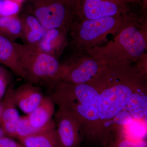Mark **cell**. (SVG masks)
<instances>
[{
  "label": "cell",
  "instance_id": "277c9868",
  "mask_svg": "<svg viewBox=\"0 0 147 147\" xmlns=\"http://www.w3.org/2000/svg\"><path fill=\"white\" fill-rule=\"evenodd\" d=\"M135 17L129 12L121 16L76 21L69 33H71V43L76 52H85L98 46L109 35L117 34Z\"/></svg>",
  "mask_w": 147,
  "mask_h": 147
},
{
  "label": "cell",
  "instance_id": "603a6c76",
  "mask_svg": "<svg viewBox=\"0 0 147 147\" xmlns=\"http://www.w3.org/2000/svg\"><path fill=\"white\" fill-rule=\"evenodd\" d=\"M0 147H25L12 138L5 136L0 137Z\"/></svg>",
  "mask_w": 147,
  "mask_h": 147
},
{
  "label": "cell",
  "instance_id": "52a82bcc",
  "mask_svg": "<svg viewBox=\"0 0 147 147\" xmlns=\"http://www.w3.org/2000/svg\"><path fill=\"white\" fill-rule=\"evenodd\" d=\"M103 65L89 55L77 52L67 61L60 63L57 81L74 84L88 83Z\"/></svg>",
  "mask_w": 147,
  "mask_h": 147
},
{
  "label": "cell",
  "instance_id": "7402d4cb",
  "mask_svg": "<svg viewBox=\"0 0 147 147\" xmlns=\"http://www.w3.org/2000/svg\"><path fill=\"white\" fill-rule=\"evenodd\" d=\"M133 120L134 119L128 111L123 110L116 116L113 119V123L119 126H125L131 123Z\"/></svg>",
  "mask_w": 147,
  "mask_h": 147
},
{
  "label": "cell",
  "instance_id": "d4e9b609",
  "mask_svg": "<svg viewBox=\"0 0 147 147\" xmlns=\"http://www.w3.org/2000/svg\"><path fill=\"white\" fill-rule=\"evenodd\" d=\"M142 5L144 9L146 8L147 5V0H140Z\"/></svg>",
  "mask_w": 147,
  "mask_h": 147
},
{
  "label": "cell",
  "instance_id": "4fadbf2b",
  "mask_svg": "<svg viewBox=\"0 0 147 147\" xmlns=\"http://www.w3.org/2000/svg\"><path fill=\"white\" fill-rule=\"evenodd\" d=\"M21 18L22 25V37L25 45L36 46L45 35L47 30L34 16L27 13Z\"/></svg>",
  "mask_w": 147,
  "mask_h": 147
},
{
  "label": "cell",
  "instance_id": "9a60e30c",
  "mask_svg": "<svg viewBox=\"0 0 147 147\" xmlns=\"http://www.w3.org/2000/svg\"><path fill=\"white\" fill-rule=\"evenodd\" d=\"M15 43L0 35V62L25 80V74L18 60Z\"/></svg>",
  "mask_w": 147,
  "mask_h": 147
},
{
  "label": "cell",
  "instance_id": "f1b7e54d",
  "mask_svg": "<svg viewBox=\"0 0 147 147\" xmlns=\"http://www.w3.org/2000/svg\"><path fill=\"white\" fill-rule=\"evenodd\" d=\"M18 1H23V0H17Z\"/></svg>",
  "mask_w": 147,
  "mask_h": 147
},
{
  "label": "cell",
  "instance_id": "8992f818",
  "mask_svg": "<svg viewBox=\"0 0 147 147\" xmlns=\"http://www.w3.org/2000/svg\"><path fill=\"white\" fill-rule=\"evenodd\" d=\"M29 14L33 15L46 30H71L76 15L61 0H35Z\"/></svg>",
  "mask_w": 147,
  "mask_h": 147
},
{
  "label": "cell",
  "instance_id": "ba28073f",
  "mask_svg": "<svg viewBox=\"0 0 147 147\" xmlns=\"http://www.w3.org/2000/svg\"><path fill=\"white\" fill-rule=\"evenodd\" d=\"M131 3L126 0H81L79 19L119 16L131 11Z\"/></svg>",
  "mask_w": 147,
  "mask_h": 147
},
{
  "label": "cell",
  "instance_id": "e0dca14e",
  "mask_svg": "<svg viewBox=\"0 0 147 147\" xmlns=\"http://www.w3.org/2000/svg\"><path fill=\"white\" fill-rule=\"evenodd\" d=\"M25 147H63L55 128L19 139Z\"/></svg>",
  "mask_w": 147,
  "mask_h": 147
},
{
  "label": "cell",
  "instance_id": "83f0119b",
  "mask_svg": "<svg viewBox=\"0 0 147 147\" xmlns=\"http://www.w3.org/2000/svg\"><path fill=\"white\" fill-rule=\"evenodd\" d=\"M1 105H0V116H1Z\"/></svg>",
  "mask_w": 147,
  "mask_h": 147
},
{
  "label": "cell",
  "instance_id": "44dd1931",
  "mask_svg": "<svg viewBox=\"0 0 147 147\" xmlns=\"http://www.w3.org/2000/svg\"><path fill=\"white\" fill-rule=\"evenodd\" d=\"M19 9L18 5L11 0H0V16L15 15Z\"/></svg>",
  "mask_w": 147,
  "mask_h": 147
},
{
  "label": "cell",
  "instance_id": "9c48e42d",
  "mask_svg": "<svg viewBox=\"0 0 147 147\" xmlns=\"http://www.w3.org/2000/svg\"><path fill=\"white\" fill-rule=\"evenodd\" d=\"M58 137L63 147H79L82 142L77 121L69 113L59 109L55 116Z\"/></svg>",
  "mask_w": 147,
  "mask_h": 147
},
{
  "label": "cell",
  "instance_id": "2e32d148",
  "mask_svg": "<svg viewBox=\"0 0 147 147\" xmlns=\"http://www.w3.org/2000/svg\"><path fill=\"white\" fill-rule=\"evenodd\" d=\"M146 85L137 88L131 94L126 108L134 119L142 120L146 117Z\"/></svg>",
  "mask_w": 147,
  "mask_h": 147
},
{
  "label": "cell",
  "instance_id": "5b68a950",
  "mask_svg": "<svg viewBox=\"0 0 147 147\" xmlns=\"http://www.w3.org/2000/svg\"><path fill=\"white\" fill-rule=\"evenodd\" d=\"M18 60L28 83L51 86L57 81L60 63L37 46L15 43Z\"/></svg>",
  "mask_w": 147,
  "mask_h": 147
},
{
  "label": "cell",
  "instance_id": "7c38bea8",
  "mask_svg": "<svg viewBox=\"0 0 147 147\" xmlns=\"http://www.w3.org/2000/svg\"><path fill=\"white\" fill-rule=\"evenodd\" d=\"M68 32L61 29L47 30L36 46L42 52L58 59L68 44Z\"/></svg>",
  "mask_w": 147,
  "mask_h": 147
},
{
  "label": "cell",
  "instance_id": "ac0fdd59",
  "mask_svg": "<svg viewBox=\"0 0 147 147\" xmlns=\"http://www.w3.org/2000/svg\"><path fill=\"white\" fill-rule=\"evenodd\" d=\"M0 35L14 42L22 37V25L20 17L15 15L0 16Z\"/></svg>",
  "mask_w": 147,
  "mask_h": 147
},
{
  "label": "cell",
  "instance_id": "7a4b0ae2",
  "mask_svg": "<svg viewBox=\"0 0 147 147\" xmlns=\"http://www.w3.org/2000/svg\"><path fill=\"white\" fill-rule=\"evenodd\" d=\"M51 96L59 109L69 113L77 121L82 141L105 147L107 145L100 126V100L97 90L89 83L74 84L55 82Z\"/></svg>",
  "mask_w": 147,
  "mask_h": 147
},
{
  "label": "cell",
  "instance_id": "d6986e66",
  "mask_svg": "<svg viewBox=\"0 0 147 147\" xmlns=\"http://www.w3.org/2000/svg\"><path fill=\"white\" fill-rule=\"evenodd\" d=\"M55 127L53 120L42 128H36L30 123L27 116L20 117L16 127V138L19 139L47 131Z\"/></svg>",
  "mask_w": 147,
  "mask_h": 147
},
{
  "label": "cell",
  "instance_id": "4316f807",
  "mask_svg": "<svg viewBox=\"0 0 147 147\" xmlns=\"http://www.w3.org/2000/svg\"><path fill=\"white\" fill-rule=\"evenodd\" d=\"M5 136H6V135L4 132L3 131L2 128L0 127V137H5Z\"/></svg>",
  "mask_w": 147,
  "mask_h": 147
},
{
  "label": "cell",
  "instance_id": "ffe728a7",
  "mask_svg": "<svg viewBox=\"0 0 147 147\" xmlns=\"http://www.w3.org/2000/svg\"><path fill=\"white\" fill-rule=\"evenodd\" d=\"M106 147H147V143L143 139L134 141L123 133L119 132L115 138L111 137Z\"/></svg>",
  "mask_w": 147,
  "mask_h": 147
},
{
  "label": "cell",
  "instance_id": "cb8c5ba5",
  "mask_svg": "<svg viewBox=\"0 0 147 147\" xmlns=\"http://www.w3.org/2000/svg\"><path fill=\"white\" fill-rule=\"evenodd\" d=\"M7 86V79L5 72L0 68V100L5 93Z\"/></svg>",
  "mask_w": 147,
  "mask_h": 147
},
{
  "label": "cell",
  "instance_id": "30bf717a",
  "mask_svg": "<svg viewBox=\"0 0 147 147\" xmlns=\"http://www.w3.org/2000/svg\"><path fill=\"white\" fill-rule=\"evenodd\" d=\"M14 89L13 85L7 87L0 102V127L6 136L11 138H16V127L20 118L13 98Z\"/></svg>",
  "mask_w": 147,
  "mask_h": 147
},
{
  "label": "cell",
  "instance_id": "484cf974",
  "mask_svg": "<svg viewBox=\"0 0 147 147\" xmlns=\"http://www.w3.org/2000/svg\"><path fill=\"white\" fill-rule=\"evenodd\" d=\"M126 1H128L129 2L131 3H139L140 4L142 5V4H141L140 0H126Z\"/></svg>",
  "mask_w": 147,
  "mask_h": 147
},
{
  "label": "cell",
  "instance_id": "6da1fadb",
  "mask_svg": "<svg viewBox=\"0 0 147 147\" xmlns=\"http://www.w3.org/2000/svg\"><path fill=\"white\" fill-rule=\"evenodd\" d=\"M146 75L132 64H105L88 82L99 93L100 126L106 140L113 132L114 119L126 108L133 93L146 85Z\"/></svg>",
  "mask_w": 147,
  "mask_h": 147
},
{
  "label": "cell",
  "instance_id": "5bb4252c",
  "mask_svg": "<svg viewBox=\"0 0 147 147\" xmlns=\"http://www.w3.org/2000/svg\"><path fill=\"white\" fill-rule=\"evenodd\" d=\"M55 104L51 96H44L37 107L27 115L31 124L42 128L50 123L55 113Z\"/></svg>",
  "mask_w": 147,
  "mask_h": 147
},
{
  "label": "cell",
  "instance_id": "8fae6325",
  "mask_svg": "<svg viewBox=\"0 0 147 147\" xmlns=\"http://www.w3.org/2000/svg\"><path fill=\"white\" fill-rule=\"evenodd\" d=\"M44 96L39 87L30 83L21 85L13 91L16 106L27 115L37 107Z\"/></svg>",
  "mask_w": 147,
  "mask_h": 147
},
{
  "label": "cell",
  "instance_id": "3957f363",
  "mask_svg": "<svg viewBox=\"0 0 147 147\" xmlns=\"http://www.w3.org/2000/svg\"><path fill=\"white\" fill-rule=\"evenodd\" d=\"M138 22L135 17L106 45L96 46L85 52L104 65L137 62L147 49L146 33Z\"/></svg>",
  "mask_w": 147,
  "mask_h": 147
}]
</instances>
